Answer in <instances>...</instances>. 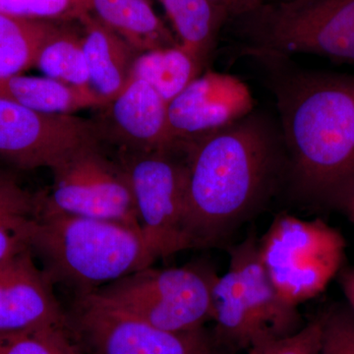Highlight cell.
Segmentation results:
<instances>
[{
	"instance_id": "ac0fdd59",
	"label": "cell",
	"mask_w": 354,
	"mask_h": 354,
	"mask_svg": "<svg viewBox=\"0 0 354 354\" xmlns=\"http://www.w3.org/2000/svg\"><path fill=\"white\" fill-rule=\"evenodd\" d=\"M174 24L179 46L202 70L216 48L221 27L230 19L227 9L214 0H160Z\"/></svg>"
},
{
	"instance_id": "8992f818",
	"label": "cell",
	"mask_w": 354,
	"mask_h": 354,
	"mask_svg": "<svg viewBox=\"0 0 354 354\" xmlns=\"http://www.w3.org/2000/svg\"><path fill=\"white\" fill-rule=\"evenodd\" d=\"M342 235L321 220L281 214L258 241L261 262L283 301L293 307L325 290L344 262Z\"/></svg>"
},
{
	"instance_id": "9a60e30c",
	"label": "cell",
	"mask_w": 354,
	"mask_h": 354,
	"mask_svg": "<svg viewBox=\"0 0 354 354\" xmlns=\"http://www.w3.org/2000/svg\"><path fill=\"white\" fill-rule=\"evenodd\" d=\"M79 22L91 87L111 104L127 85L137 51L92 13Z\"/></svg>"
},
{
	"instance_id": "83f0119b",
	"label": "cell",
	"mask_w": 354,
	"mask_h": 354,
	"mask_svg": "<svg viewBox=\"0 0 354 354\" xmlns=\"http://www.w3.org/2000/svg\"><path fill=\"white\" fill-rule=\"evenodd\" d=\"M326 206L341 212L354 225V169L333 191Z\"/></svg>"
},
{
	"instance_id": "7a4b0ae2",
	"label": "cell",
	"mask_w": 354,
	"mask_h": 354,
	"mask_svg": "<svg viewBox=\"0 0 354 354\" xmlns=\"http://www.w3.org/2000/svg\"><path fill=\"white\" fill-rule=\"evenodd\" d=\"M270 78L288 158L291 190L325 205L354 169V74L283 68L276 55H254Z\"/></svg>"
},
{
	"instance_id": "484cf974",
	"label": "cell",
	"mask_w": 354,
	"mask_h": 354,
	"mask_svg": "<svg viewBox=\"0 0 354 354\" xmlns=\"http://www.w3.org/2000/svg\"><path fill=\"white\" fill-rule=\"evenodd\" d=\"M38 209L0 216V261L30 248Z\"/></svg>"
},
{
	"instance_id": "8fae6325",
	"label": "cell",
	"mask_w": 354,
	"mask_h": 354,
	"mask_svg": "<svg viewBox=\"0 0 354 354\" xmlns=\"http://www.w3.org/2000/svg\"><path fill=\"white\" fill-rule=\"evenodd\" d=\"M250 88L230 74L207 71L200 74L169 104L172 139L185 147L234 124L254 111Z\"/></svg>"
},
{
	"instance_id": "44dd1931",
	"label": "cell",
	"mask_w": 354,
	"mask_h": 354,
	"mask_svg": "<svg viewBox=\"0 0 354 354\" xmlns=\"http://www.w3.org/2000/svg\"><path fill=\"white\" fill-rule=\"evenodd\" d=\"M35 66L46 77L69 85L91 87L82 36L73 30L57 25L44 41Z\"/></svg>"
},
{
	"instance_id": "4fadbf2b",
	"label": "cell",
	"mask_w": 354,
	"mask_h": 354,
	"mask_svg": "<svg viewBox=\"0 0 354 354\" xmlns=\"http://www.w3.org/2000/svg\"><path fill=\"white\" fill-rule=\"evenodd\" d=\"M109 104L115 135L129 152L183 150L172 139L169 104L145 81L130 78Z\"/></svg>"
},
{
	"instance_id": "4316f807",
	"label": "cell",
	"mask_w": 354,
	"mask_h": 354,
	"mask_svg": "<svg viewBox=\"0 0 354 354\" xmlns=\"http://www.w3.org/2000/svg\"><path fill=\"white\" fill-rule=\"evenodd\" d=\"M38 196L22 189L10 177L0 181V216L19 212L36 211Z\"/></svg>"
},
{
	"instance_id": "52a82bcc",
	"label": "cell",
	"mask_w": 354,
	"mask_h": 354,
	"mask_svg": "<svg viewBox=\"0 0 354 354\" xmlns=\"http://www.w3.org/2000/svg\"><path fill=\"white\" fill-rule=\"evenodd\" d=\"M120 165L129 178L140 230L153 259L190 249L185 227V151L129 152Z\"/></svg>"
},
{
	"instance_id": "ba28073f",
	"label": "cell",
	"mask_w": 354,
	"mask_h": 354,
	"mask_svg": "<svg viewBox=\"0 0 354 354\" xmlns=\"http://www.w3.org/2000/svg\"><path fill=\"white\" fill-rule=\"evenodd\" d=\"M53 187L39 195V209L85 216L139 228L127 171L109 160L99 144L86 146L51 169Z\"/></svg>"
},
{
	"instance_id": "277c9868",
	"label": "cell",
	"mask_w": 354,
	"mask_h": 354,
	"mask_svg": "<svg viewBox=\"0 0 354 354\" xmlns=\"http://www.w3.org/2000/svg\"><path fill=\"white\" fill-rule=\"evenodd\" d=\"M249 55H319L354 64V0H270L237 17Z\"/></svg>"
},
{
	"instance_id": "5b68a950",
	"label": "cell",
	"mask_w": 354,
	"mask_h": 354,
	"mask_svg": "<svg viewBox=\"0 0 354 354\" xmlns=\"http://www.w3.org/2000/svg\"><path fill=\"white\" fill-rule=\"evenodd\" d=\"M218 274L204 265L169 269L152 266L95 290V298L169 332L203 329L212 321V290Z\"/></svg>"
},
{
	"instance_id": "f546056e",
	"label": "cell",
	"mask_w": 354,
	"mask_h": 354,
	"mask_svg": "<svg viewBox=\"0 0 354 354\" xmlns=\"http://www.w3.org/2000/svg\"><path fill=\"white\" fill-rule=\"evenodd\" d=\"M339 281L342 291L349 304V309L354 315V267L339 271Z\"/></svg>"
},
{
	"instance_id": "9c48e42d",
	"label": "cell",
	"mask_w": 354,
	"mask_h": 354,
	"mask_svg": "<svg viewBox=\"0 0 354 354\" xmlns=\"http://www.w3.org/2000/svg\"><path fill=\"white\" fill-rule=\"evenodd\" d=\"M67 321L84 354H227L205 328L158 329L93 295L76 297Z\"/></svg>"
},
{
	"instance_id": "7402d4cb",
	"label": "cell",
	"mask_w": 354,
	"mask_h": 354,
	"mask_svg": "<svg viewBox=\"0 0 354 354\" xmlns=\"http://www.w3.org/2000/svg\"><path fill=\"white\" fill-rule=\"evenodd\" d=\"M0 354H84L67 324L0 332Z\"/></svg>"
},
{
	"instance_id": "3957f363",
	"label": "cell",
	"mask_w": 354,
	"mask_h": 354,
	"mask_svg": "<svg viewBox=\"0 0 354 354\" xmlns=\"http://www.w3.org/2000/svg\"><path fill=\"white\" fill-rule=\"evenodd\" d=\"M30 248L51 283L91 295L155 262L139 228L38 209Z\"/></svg>"
},
{
	"instance_id": "2e32d148",
	"label": "cell",
	"mask_w": 354,
	"mask_h": 354,
	"mask_svg": "<svg viewBox=\"0 0 354 354\" xmlns=\"http://www.w3.org/2000/svg\"><path fill=\"white\" fill-rule=\"evenodd\" d=\"M0 97L46 114H72L109 104L92 87L69 85L46 76L0 79Z\"/></svg>"
},
{
	"instance_id": "6da1fadb",
	"label": "cell",
	"mask_w": 354,
	"mask_h": 354,
	"mask_svg": "<svg viewBox=\"0 0 354 354\" xmlns=\"http://www.w3.org/2000/svg\"><path fill=\"white\" fill-rule=\"evenodd\" d=\"M185 227L191 248L221 245L288 178L279 125L252 111L186 145Z\"/></svg>"
},
{
	"instance_id": "e0dca14e",
	"label": "cell",
	"mask_w": 354,
	"mask_h": 354,
	"mask_svg": "<svg viewBox=\"0 0 354 354\" xmlns=\"http://www.w3.org/2000/svg\"><path fill=\"white\" fill-rule=\"evenodd\" d=\"M91 13L137 53L178 46L147 0H91Z\"/></svg>"
},
{
	"instance_id": "603a6c76",
	"label": "cell",
	"mask_w": 354,
	"mask_h": 354,
	"mask_svg": "<svg viewBox=\"0 0 354 354\" xmlns=\"http://www.w3.org/2000/svg\"><path fill=\"white\" fill-rule=\"evenodd\" d=\"M0 14L53 23L80 21L91 14V0H0Z\"/></svg>"
},
{
	"instance_id": "cb8c5ba5",
	"label": "cell",
	"mask_w": 354,
	"mask_h": 354,
	"mask_svg": "<svg viewBox=\"0 0 354 354\" xmlns=\"http://www.w3.org/2000/svg\"><path fill=\"white\" fill-rule=\"evenodd\" d=\"M322 328V317H317L293 334L261 342L245 354H320Z\"/></svg>"
},
{
	"instance_id": "ffe728a7",
	"label": "cell",
	"mask_w": 354,
	"mask_h": 354,
	"mask_svg": "<svg viewBox=\"0 0 354 354\" xmlns=\"http://www.w3.org/2000/svg\"><path fill=\"white\" fill-rule=\"evenodd\" d=\"M57 25L0 14V79L35 66L39 48Z\"/></svg>"
},
{
	"instance_id": "f1b7e54d",
	"label": "cell",
	"mask_w": 354,
	"mask_h": 354,
	"mask_svg": "<svg viewBox=\"0 0 354 354\" xmlns=\"http://www.w3.org/2000/svg\"><path fill=\"white\" fill-rule=\"evenodd\" d=\"M227 9L230 18L241 17L252 12L267 0H214Z\"/></svg>"
},
{
	"instance_id": "4dcf8cb0",
	"label": "cell",
	"mask_w": 354,
	"mask_h": 354,
	"mask_svg": "<svg viewBox=\"0 0 354 354\" xmlns=\"http://www.w3.org/2000/svg\"><path fill=\"white\" fill-rule=\"evenodd\" d=\"M7 177H9V176H7L6 174H4V172H2L1 171H0V181L3 180V179L7 178Z\"/></svg>"
},
{
	"instance_id": "5bb4252c",
	"label": "cell",
	"mask_w": 354,
	"mask_h": 354,
	"mask_svg": "<svg viewBox=\"0 0 354 354\" xmlns=\"http://www.w3.org/2000/svg\"><path fill=\"white\" fill-rule=\"evenodd\" d=\"M230 261L241 274L244 295L258 335V344L293 334L301 319L297 307L283 301L261 262L258 239L248 237L230 250Z\"/></svg>"
},
{
	"instance_id": "d6986e66",
	"label": "cell",
	"mask_w": 354,
	"mask_h": 354,
	"mask_svg": "<svg viewBox=\"0 0 354 354\" xmlns=\"http://www.w3.org/2000/svg\"><path fill=\"white\" fill-rule=\"evenodd\" d=\"M201 73L178 44L141 53L133 64L130 78L145 81L169 104Z\"/></svg>"
},
{
	"instance_id": "7c38bea8",
	"label": "cell",
	"mask_w": 354,
	"mask_h": 354,
	"mask_svg": "<svg viewBox=\"0 0 354 354\" xmlns=\"http://www.w3.org/2000/svg\"><path fill=\"white\" fill-rule=\"evenodd\" d=\"M67 323V312L31 248L0 261V332Z\"/></svg>"
},
{
	"instance_id": "30bf717a",
	"label": "cell",
	"mask_w": 354,
	"mask_h": 354,
	"mask_svg": "<svg viewBox=\"0 0 354 354\" xmlns=\"http://www.w3.org/2000/svg\"><path fill=\"white\" fill-rule=\"evenodd\" d=\"M93 121L46 114L0 97V157L21 169H53L84 147L99 144Z\"/></svg>"
},
{
	"instance_id": "d4e9b609",
	"label": "cell",
	"mask_w": 354,
	"mask_h": 354,
	"mask_svg": "<svg viewBox=\"0 0 354 354\" xmlns=\"http://www.w3.org/2000/svg\"><path fill=\"white\" fill-rule=\"evenodd\" d=\"M322 317L320 354H354V315L344 307H333Z\"/></svg>"
}]
</instances>
